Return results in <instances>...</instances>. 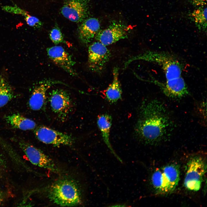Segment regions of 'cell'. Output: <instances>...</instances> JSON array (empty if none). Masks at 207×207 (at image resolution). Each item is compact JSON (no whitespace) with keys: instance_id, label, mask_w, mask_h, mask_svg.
Segmentation results:
<instances>
[{"instance_id":"obj_1","label":"cell","mask_w":207,"mask_h":207,"mask_svg":"<svg viewBox=\"0 0 207 207\" xmlns=\"http://www.w3.org/2000/svg\"><path fill=\"white\" fill-rule=\"evenodd\" d=\"M172 124L163 103L153 99L144 102L141 105L135 132L138 139L143 143H156L168 136Z\"/></svg>"},{"instance_id":"obj_7","label":"cell","mask_w":207,"mask_h":207,"mask_svg":"<svg viewBox=\"0 0 207 207\" xmlns=\"http://www.w3.org/2000/svg\"><path fill=\"white\" fill-rule=\"evenodd\" d=\"M49 101L53 111L62 121L67 118L72 108L70 95L66 90L56 89L50 93Z\"/></svg>"},{"instance_id":"obj_23","label":"cell","mask_w":207,"mask_h":207,"mask_svg":"<svg viewBox=\"0 0 207 207\" xmlns=\"http://www.w3.org/2000/svg\"><path fill=\"white\" fill-rule=\"evenodd\" d=\"M191 3L195 6H202L206 4L207 0H190Z\"/></svg>"},{"instance_id":"obj_22","label":"cell","mask_w":207,"mask_h":207,"mask_svg":"<svg viewBox=\"0 0 207 207\" xmlns=\"http://www.w3.org/2000/svg\"><path fill=\"white\" fill-rule=\"evenodd\" d=\"M24 16L27 24L30 26L39 28L42 25V22L38 18L28 14L27 13Z\"/></svg>"},{"instance_id":"obj_8","label":"cell","mask_w":207,"mask_h":207,"mask_svg":"<svg viewBox=\"0 0 207 207\" xmlns=\"http://www.w3.org/2000/svg\"><path fill=\"white\" fill-rule=\"evenodd\" d=\"M34 133L41 142L55 146L70 145L73 143L74 139L71 136L44 126L38 127Z\"/></svg>"},{"instance_id":"obj_3","label":"cell","mask_w":207,"mask_h":207,"mask_svg":"<svg viewBox=\"0 0 207 207\" xmlns=\"http://www.w3.org/2000/svg\"><path fill=\"white\" fill-rule=\"evenodd\" d=\"M47 193L49 200L60 206H75L81 202L80 189L72 179H65L57 181L50 185Z\"/></svg>"},{"instance_id":"obj_20","label":"cell","mask_w":207,"mask_h":207,"mask_svg":"<svg viewBox=\"0 0 207 207\" xmlns=\"http://www.w3.org/2000/svg\"><path fill=\"white\" fill-rule=\"evenodd\" d=\"M207 8L201 7L194 10L191 16L198 28L205 30L207 26Z\"/></svg>"},{"instance_id":"obj_6","label":"cell","mask_w":207,"mask_h":207,"mask_svg":"<svg viewBox=\"0 0 207 207\" xmlns=\"http://www.w3.org/2000/svg\"><path fill=\"white\" fill-rule=\"evenodd\" d=\"M19 145L32 164L54 173L59 172L53 160L41 150L24 141L20 142Z\"/></svg>"},{"instance_id":"obj_14","label":"cell","mask_w":207,"mask_h":207,"mask_svg":"<svg viewBox=\"0 0 207 207\" xmlns=\"http://www.w3.org/2000/svg\"><path fill=\"white\" fill-rule=\"evenodd\" d=\"M152 83L158 86L166 96L173 98H180L189 94L185 81L182 77L175 81L162 83L154 80Z\"/></svg>"},{"instance_id":"obj_19","label":"cell","mask_w":207,"mask_h":207,"mask_svg":"<svg viewBox=\"0 0 207 207\" xmlns=\"http://www.w3.org/2000/svg\"><path fill=\"white\" fill-rule=\"evenodd\" d=\"M14 94L7 79L3 74L0 76V108L5 105L14 97Z\"/></svg>"},{"instance_id":"obj_12","label":"cell","mask_w":207,"mask_h":207,"mask_svg":"<svg viewBox=\"0 0 207 207\" xmlns=\"http://www.w3.org/2000/svg\"><path fill=\"white\" fill-rule=\"evenodd\" d=\"M49 58L56 65L73 76H76V73L73 67L75 62L72 56L60 46H55L47 49Z\"/></svg>"},{"instance_id":"obj_16","label":"cell","mask_w":207,"mask_h":207,"mask_svg":"<svg viewBox=\"0 0 207 207\" xmlns=\"http://www.w3.org/2000/svg\"><path fill=\"white\" fill-rule=\"evenodd\" d=\"M111 116L108 114L99 115L97 119V124L101 133L103 140L111 152L120 162L122 161L116 153L112 146L110 141V135L112 124Z\"/></svg>"},{"instance_id":"obj_13","label":"cell","mask_w":207,"mask_h":207,"mask_svg":"<svg viewBox=\"0 0 207 207\" xmlns=\"http://www.w3.org/2000/svg\"><path fill=\"white\" fill-rule=\"evenodd\" d=\"M151 183L159 193H167L172 192L176 188L167 172L163 167L156 168L152 174Z\"/></svg>"},{"instance_id":"obj_5","label":"cell","mask_w":207,"mask_h":207,"mask_svg":"<svg viewBox=\"0 0 207 207\" xmlns=\"http://www.w3.org/2000/svg\"><path fill=\"white\" fill-rule=\"evenodd\" d=\"M111 56V53L106 46L98 41L93 43L88 49V62L90 69L96 73L101 72Z\"/></svg>"},{"instance_id":"obj_11","label":"cell","mask_w":207,"mask_h":207,"mask_svg":"<svg viewBox=\"0 0 207 207\" xmlns=\"http://www.w3.org/2000/svg\"><path fill=\"white\" fill-rule=\"evenodd\" d=\"M128 30L127 26L115 22L106 28L99 30L95 38L97 41L107 46L120 40L127 38Z\"/></svg>"},{"instance_id":"obj_9","label":"cell","mask_w":207,"mask_h":207,"mask_svg":"<svg viewBox=\"0 0 207 207\" xmlns=\"http://www.w3.org/2000/svg\"><path fill=\"white\" fill-rule=\"evenodd\" d=\"M89 0H67L61 9L63 16L75 22H82L87 16Z\"/></svg>"},{"instance_id":"obj_17","label":"cell","mask_w":207,"mask_h":207,"mask_svg":"<svg viewBox=\"0 0 207 207\" xmlns=\"http://www.w3.org/2000/svg\"><path fill=\"white\" fill-rule=\"evenodd\" d=\"M118 74V68L117 67H114L113 70L112 82L105 92L106 99L111 103H115L122 98V91Z\"/></svg>"},{"instance_id":"obj_2","label":"cell","mask_w":207,"mask_h":207,"mask_svg":"<svg viewBox=\"0 0 207 207\" xmlns=\"http://www.w3.org/2000/svg\"><path fill=\"white\" fill-rule=\"evenodd\" d=\"M143 60L156 64L163 70L166 78V82L175 80L182 77V64L174 55L164 52L148 51L129 58L124 64L126 68L132 62Z\"/></svg>"},{"instance_id":"obj_25","label":"cell","mask_w":207,"mask_h":207,"mask_svg":"<svg viewBox=\"0 0 207 207\" xmlns=\"http://www.w3.org/2000/svg\"><path fill=\"white\" fill-rule=\"evenodd\" d=\"M2 198V193L0 191V203L1 202Z\"/></svg>"},{"instance_id":"obj_18","label":"cell","mask_w":207,"mask_h":207,"mask_svg":"<svg viewBox=\"0 0 207 207\" xmlns=\"http://www.w3.org/2000/svg\"><path fill=\"white\" fill-rule=\"evenodd\" d=\"M6 121L14 128L23 131L35 129L36 124L33 120L19 114H14L5 117Z\"/></svg>"},{"instance_id":"obj_21","label":"cell","mask_w":207,"mask_h":207,"mask_svg":"<svg viewBox=\"0 0 207 207\" xmlns=\"http://www.w3.org/2000/svg\"><path fill=\"white\" fill-rule=\"evenodd\" d=\"M49 37L51 40L55 45L64 42L62 33L57 27H55L51 30Z\"/></svg>"},{"instance_id":"obj_10","label":"cell","mask_w":207,"mask_h":207,"mask_svg":"<svg viewBox=\"0 0 207 207\" xmlns=\"http://www.w3.org/2000/svg\"><path fill=\"white\" fill-rule=\"evenodd\" d=\"M58 84L66 85L61 81L51 79L40 81L35 86L29 99L28 105L30 108L34 111L43 108L46 103L47 91L53 85Z\"/></svg>"},{"instance_id":"obj_24","label":"cell","mask_w":207,"mask_h":207,"mask_svg":"<svg viewBox=\"0 0 207 207\" xmlns=\"http://www.w3.org/2000/svg\"><path fill=\"white\" fill-rule=\"evenodd\" d=\"M126 204H113L112 206H118V207H125L127 206Z\"/></svg>"},{"instance_id":"obj_15","label":"cell","mask_w":207,"mask_h":207,"mask_svg":"<svg viewBox=\"0 0 207 207\" xmlns=\"http://www.w3.org/2000/svg\"><path fill=\"white\" fill-rule=\"evenodd\" d=\"M81 22L78 29V37L83 43L87 44L93 40L99 30L100 23L94 18L85 19Z\"/></svg>"},{"instance_id":"obj_4","label":"cell","mask_w":207,"mask_h":207,"mask_svg":"<svg viewBox=\"0 0 207 207\" xmlns=\"http://www.w3.org/2000/svg\"><path fill=\"white\" fill-rule=\"evenodd\" d=\"M186 168L184 183L185 187L190 190H199L206 171L205 161L200 156L192 157L187 162Z\"/></svg>"}]
</instances>
